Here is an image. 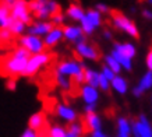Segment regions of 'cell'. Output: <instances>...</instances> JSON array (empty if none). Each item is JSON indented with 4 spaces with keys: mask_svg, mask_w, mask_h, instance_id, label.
I'll return each mask as SVG.
<instances>
[{
    "mask_svg": "<svg viewBox=\"0 0 152 137\" xmlns=\"http://www.w3.org/2000/svg\"><path fill=\"white\" fill-rule=\"evenodd\" d=\"M14 39V35L9 28H0V43H9Z\"/></svg>",
    "mask_w": 152,
    "mask_h": 137,
    "instance_id": "obj_32",
    "label": "cell"
},
{
    "mask_svg": "<svg viewBox=\"0 0 152 137\" xmlns=\"http://www.w3.org/2000/svg\"><path fill=\"white\" fill-rule=\"evenodd\" d=\"M10 15L14 21H20V23L29 25L32 23V14L29 10V1L28 0H17L15 4L10 10Z\"/></svg>",
    "mask_w": 152,
    "mask_h": 137,
    "instance_id": "obj_6",
    "label": "cell"
},
{
    "mask_svg": "<svg viewBox=\"0 0 152 137\" xmlns=\"http://www.w3.org/2000/svg\"><path fill=\"white\" fill-rule=\"evenodd\" d=\"M103 38L107 39V41H110L112 38H113V34H112L110 29H105V31H103Z\"/></svg>",
    "mask_w": 152,
    "mask_h": 137,
    "instance_id": "obj_43",
    "label": "cell"
},
{
    "mask_svg": "<svg viewBox=\"0 0 152 137\" xmlns=\"http://www.w3.org/2000/svg\"><path fill=\"white\" fill-rule=\"evenodd\" d=\"M133 134H137L140 137H152V126L145 115H140L137 120L131 122Z\"/></svg>",
    "mask_w": 152,
    "mask_h": 137,
    "instance_id": "obj_9",
    "label": "cell"
},
{
    "mask_svg": "<svg viewBox=\"0 0 152 137\" xmlns=\"http://www.w3.org/2000/svg\"><path fill=\"white\" fill-rule=\"evenodd\" d=\"M84 15H85V10H84L83 6L78 4V3H71V4L67 7L66 17H69L71 21H77V23H80V21L84 18Z\"/></svg>",
    "mask_w": 152,
    "mask_h": 137,
    "instance_id": "obj_18",
    "label": "cell"
},
{
    "mask_svg": "<svg viewBox=\"0 0 152 137\" xmlns=\"http://www.w3.org/2000/svg\"><path fill=\"white\" fill-rule=\"evenodd\" d=\"M63 38L66 41L75 43V45L85 41V35L78 25H66L63 28Z\"/></svg>",
    "mask_w": 152,
    "mask_h": 137,
    "instance_id": "obj_12",
    "label": "cell"
},
{
    "mask_svg": "<svg viewBox=\"0 0 152 137\" xmlns=\"http://www.w3.org/2000/svg\"><path fill=\"white\" fill-rule=\"evenodd\" d=\"M101 73L103 74V76H105V77L107 78L109 81H112V80L115 78V76H116V74L113 73V71H112L110 68H109V67H106V66H103V67H102V71H101Z\"/></svg>",
    "mask_w": 152,
    "mask_h": 137,
    "instance_id": "obj_36",
    "label": "cell"
},
{
    "mask_svg": "<svg viewBox=\"0 0 152 137\" xmlns=\"http://www.w3.org/2000/svg\"><path fill=\"white\" fill-rule=\"evenodd\" d=\"M64 20H66V15H64V14L57 13V14H55V15H52V17H50V23L53 24L55 27H60L61 24L64 23Z\"/></svg>",
    "mask_w": 152,
    "mask_h": 137,
    "instance_id": "obj_34",
    "label": "cell"
},
{
    "mask_svg": "<svg viewBox=\"0 0 152 137\" xmlns=\"http://www.w3.org/2000/svg\"><path fill=\"white\" fill-rule=\"evenodd\" d=\"M10 32L13 34L14 37H21V35H24L25 34V29H27V25L23 23H20V21H11V24H10L9 27Z\"/></svg>",
    "mask_w": 152,
    "mask_h": 137,
    "instance_id": "obj_28",
    "label": "cell"
},
{
    "mask_svg": "<svg viewBox=\"0 0 152 137\" xmlns=\"http://www.w3.org/2000/svg\"><path fill=\"white\" fill-rule=\"evenodd\" d=\"M43 124H45V115L42 112H37V113L31 115V118L28 119V127L34 129L37 132H39L43 127Z\"/></svg>",
    "mask_w": 152,
    "mask_h": 137,
    "instance_id": "obj_21",
    "label": "cell"
},
{
    "mask_svg": "<svg viewBox=\"0 0 152 137\" xmlns=\"http://www.w3.org/2000/svg\"><path fill=\"white\" fill-rule=\"evenodd\" d=\"M7 87H9V90H14L15 88V78H9Z\"/></svg>",
    "mask_w": 152,
    "mask_h": 137,
    "instance_id": "obj_44",
    "label": "cell"
},
{
    "mask_svg": "<svg viewBox=\"0 0 152 137\" xmlns=\"http://www.w3.org/2000/svg\"><path fill=\"white\" fill-rule=\"evenodd\" d=\"M85 127L91 132H96V130H102V119L101 116L95 112V113H87L85 119H84Z\"/></svg>",
    "mask_w": 152,
    "mask_h": 137,
    "instance_id": "obj_19",
    "label": "cell"
},
{
    "mask_svg": "<svg viewBox=\"0 0 152 137\" xmlns=\"http://www.w3.org/2000/svg\"><path fill=\"white\" fill-rule=\"evenodd\" d=\"M55 115L60 120H63L66 123H73V122H77V119H78V113H77V110L71 108L70 105L67 104H57L55 108Z\"/></svg>",
    "mask_w": 152,
    "mask_h": 137,
    "instance_id": "obj_10",
    "label": "cell"
},
{
    "mask_svg": "<svg viewBox=\"0 0 152 137\" xmlns=\"http://www.w3.org/2000/svg\"><path fill=\"white\" fill-rule=\"evenodd\" d=\"M110 87L113 88V91L116 94H119V95H126L127 91H129V82L126 80L124 77H121V76H115V78L110 81Z\"/></svg>",
    "mask_w": 152,
    "mask_h": 137,
    "instance_id": "obj_20",
    "label": "cell"
},
{
    "mask_svg": "<svg viewBox=\"0 0 152 137\" xmlns=\"http://www.w3.org/2000/svg\"><path fill=\"white\" fill-rule=\"evenodd\" d=\"M84 17H85V20H88L89 23L92 24L95 29H98V28L102 25V14L99 13V11H96L95 9L87 10Z\"/></svg>",
    "mask_w": 152,
    "mask_h": 137,
    "instance_id": "obj_23",
    "label": "cell"
},
{
    "mask_svg": "<svg viewBox=\"0 0 152 137\" xmlns=\"http://www.w3.org/2000/svg\"><path fill=\"white\" fill-rule=\"evenodd\" d=\"M84 70H85V66L83 62L73 59L61 60L56 64V73L66 76V77H73L74 82L77 84L84 82Z\"/></svg>",
    "mask_w": 152,
    "mask_h": 137,
    "instance_id": "obj_3",
    "label": "cell"
},
{
    "mask_svg": "<svg viewBox=\"0 0 152 137\" xmlns=\"http://www.w3.org/2000/svg\"><path fill=\"white\" fill-rule=\"evenodd\" d=\"M145 62H147V67L149 71H152V48L151 50L148 52V55H147V59H145Z\"/></svg>",
    "mask_w": 152,
    "mask_h": 137,
    "instance_id": "obj_40",
    "label": "cell"
},
{
    "mask_svg": "<svg viewBox=\"0 0 152 137\" xmlns=\"http://www.w3.org/2000/svg\"><path fill=\"white\" fill-rule=\"evenodd\" d=\"M133 136V129L131 122L124 116H119L116 120V136L115 137H131Z\"/></svg>",
    "mask_w": 152,
    "mask_h": 137,
    "instance_id": "obj_13",
    "label": "cell"
},
{
    "mask_svg": "<svg viewBox=\"0 0 152 137\" xmlns=\"http://www.w3.org/2000/svg\"><path fill=\"white\" fill-rule=\"evenodd\" d=\"M145 1H147L148 4H151V6H152V0H145Z\"/></svg>",
    "mask_w": 152,
    "mask_h": 137,
    "instance_id": "obj_45",
    "label": "cell"
},
{
    "mask_svg": "<svg viewBox=\"0 0 152 137\" xmlns=\"http://www.w3.org/2000/svg\"><path fill=\"white\" fill-rule=\"evenodd\" d=\"M84 81L87 85L98 88V82H99V71L92 70V68H85L84 70Z\"/></svg>",
    "mask_w": 152,
    "mask_h": 137,
    "instance_id": "obj_22",
    "label": "cell"
},
{
    "mask_svg": "<svg viewBox=\"0 0 152 137\" xmlns=\"http://www.w3.org/2000/svg\"><path fill=\"white\" fill-rule=\"evenodd\" d=\"M142 17L145 20H152V11L148 9H144L142 10Z\"/></svg>",
    "mask_w": 152,
    "mask_h": 137,
    "instance_id": "obj_42",
    "label": "cell"
},
{
    "mask_svg": "<svg viewBox=\"0 0 152 137\" xmlns=\"http://www.w3.org/2000/svg\"><path fill=\"white\" fill-rule=\"evenodd\" d=\"M113 49L116 52H119L120 55L126 56L129 59L133 60V57L137 55V49H135V45L131 43V42H116Z\"/></svg>",
    "mask_w": 152,
    "mask_h": 137,
    "instance_id": "obj_17",
    "label": "cell"
},
{
    "mask_svg": "<svg viewBox=\"0 0 152 137\" xmlns=\"http://www.w3.org/2000/svg\"><path fill=\"white\" fill-rule=\"evenodd\" d=\"M18 46L24 48L29 55H38V53L45 52V49H46L42 38L34 37V35H27V34H24V35L20 37Z\"/></svg>",
    "mask_w": 152,
    "mask_h": 137,
    "instance_id": "obj_7",
    "label": "cell"
},
{
    "mask_svg": "<svg viewBox=\"0 0 152 137\" xmlns=\"http://www.w3.org/2000/svg\"><path fill=\"white\" fill-rule=\"evenodd\" d=\"M50 53H48V52H42V53H38V55H31L27 62V67L24 70L23 76H25V77L35 76L41 68H43L50 62Z\"/></svg>",
    "mask_w": 152,
    "mask_h": 137,
    "instance_id": "obj_5",
    "label": "cell"
},
{
    "mask_svg": "<svg viewBox=\"0 0 152 137\" xmlns=\"http://www.w3.org/2000/svg\"><path fill=\"white\" fill-rule=\"evenodd\" d=\"M13 18L10 15V10L0 6V28H9Z\"/></svg>",
    "mask_w": 152,
    "mask_h": 137,
    "instance_id": "obj_29",
    "label": "cell"
},
{
    "mask_svg": "<svg viewBox=\"0 0 152 137\" xmlns=\"http://www.w3.org/2000/svg\"><path fill=\"white\" fill-rule=\"evenodd\" d=\"M112 24H113V27L116 29L127 34L129 37H131V38L140 37L138 28H137L135 23H134L133 20H130L127 15H124L123 13H120V11H113L112 13Z\"/></svg>",
    "mask_w": 152,
    "mask_h": 137,
    "instance_id": "obj_4",
    "label": "cell"
},
{
    "mask_svg": "<svg viewBox=\"0 0 152 137\" xmlns=\"http://www.w3.org/2000/svg\"><path fill=\"white\" fill-rule=\"evenodd\" d=\"M55 80L60 90H63V91H70L71 90V78L70 77H66V76H61V74L56 73Z\"/></svg>",
    "mask_w": 152,
    "mask_h": 137,
    "instance_id": "obj_27",
    "label": "cell"
},
{
    "mask_svg": "<svg viewBox=\"0 0 152 137\" xmlns=\"http://www.w3.org/2000/svg\"><path fill=\"white\" fill-rule=\"evenodd\" d=\"M84 136V126L83 123L73 122L69 124V127H66V137H83Z\"/></svg>",
    "mask_w": 152,
    "mask_h": 137,
    "instance_id": "obj_24",
    "label": "cell"
},
{
    "mask_svg": "<svg viewBox=\"0 0 152 137\" xmlns=\"http://www.w3.org/2000/svg\"><path fill=\"white\" fill-rule=\"evenodd\" d=\"M103 62H105V66L106 67H109L113 71V73L117 76V74H120V71H121V66H120L119 63H117V60L113 57V56L109 53V55H106L105 57H103Z\"/></svg>",
    "mask_w": 152,
    "mask_h": 137,
    "instance_id": "obj_26",
    "label": "cell"
},
{
    "mask_svg": "<svg viewBox=\"0 0 152 137\" xmlns=\"http://www.w3.org/2000/svg\"><path fill=\"white\" fill-rule=\"evenodd\" d=\"M80 28L83 29V32H84V35H92L94 32H95V28H94V25L88 20H85V17H84L81 21H80Z\"/></svg>",
    "mask_w": 152,
    "mask_h": 137,
    "instance_id": "obj_31",
    "label": "cell"
},
{
    "mask_svg": "<svg viewBox=\"0 0 152 137\" xmlns=\"http://www.w3.org/2000/svg\"><path fill=\"white\" fill-rule=\"evenodd\" d=\"M42 39H43V43H45L46 48H53V46H56L63 39V28L53 27Z\"/></svg>",
    "mask_w": 152,
    "mask_h": 137,
    "instance_id": "obj_14",
    "label": "cell"
},
{
    "mask_svg": "<svg viewBox=\"0 0 152 137\" xmlns=\"http://www.w3.org/2000/svg\"><path fill=\"white\" fill-rule=\"evenodd\" d=\"M29 56L31 55L24 48L17 46L9 56H6L3 59L1 64H0V73H3L4 76L11 78L17 77V76H23Z\"/></svg>",
    "mask_w": 152,
    "mask_h": 137,
    "instance_id": "obj_1",
    "label": "cell"
},
{
    "mask_svg": "<svg viewBox=\"0 0 152 137\" xmlns=\"http://www.w3.org/2000/svg\"><path fill=\"white\" fill-rule=\"evenodd\" d=\"M53 27L55 25L50 23V20H37V21H32L29 25H27L25 34L27 35H34V37L43 38Z\"/></svg>",
    "mask_w": 152,
    "mask_h": 137,
    "instance_id": "obj_8",
    "label": "cell"
},
{
    "mask_svg": "<svg viewBox=\"0 0 152 137\" xmlns=\"http://www.w3.org/2000/svg\"><path fill=\"white\" fill-rule=\"evenodd\" d=\"M149 88H152V71L148 70L147 73L142 76V78H140L137 87L133 88V95L140 98L145 91H148Z\"/></svg>",
    "mask_w": 152,
    "mask_h": 137,
    "instance_id": "obj_16",
    "label": "cell"
},
{
    "mask_svg": "<svg viewBox=\"0 0 152 137\" xmlns=\"http://www.w3.org/2000/svg\"><path fill=\"white\" fill-rule=\"evenodd\" d=\"M29 10L37 20H50L52 15L60 13V6L56 0H31Z\"/></svg>",
    "mask_w": 152,
    "mask_h": 137,
    "instance_id": "obj_2",
    "label": "cell"
},
{
    "mask_svg": "<svg viewBox=\"0 0 152 137\" xmlns=\"http://www.w3.org/2000/svg\"><path fill=\"white\" fill-rule=\"evenodd\" d=\"M110 88V81L103 76V74L99 71V82H98V90H102V91H109Z\"/></svg>",
    "mask_w": 152,
    "mask_h": 137,
    "instance_id": "obj_33",
    "label": "cell"
},
{
    "mask_svg": "<svg viewBox=\"0 0 152 137\" xmlns=\"http://www.w3.org/2000/svg\"><path fill=\"white\" fill-rule=\"evenodd\" d=\"M48 137H66V127L61 124H52L48 130Z\"/></svg>",
    "mask_w": 152,
    "mask_h": 137,
    "instance_id": "obj_30",
    "label": "cell"
},
{
    "mask_svg": "<svg viewBox=\"0 0 152 137\" xmlns=\"http://www.w3.org/2000/svg\"><path fill=\"white\" fill-rule=\"evenodd\" d=\"M110 55L117 60V63L121 66V68H124L127 71H130V70L133 68V60L131 59H129V57H126V56H123V55H120L119 52H116L115 49H112Z\"/></svg>",
    "mask_w": 152,
    "mask_h": 137,
    "instance_id": "obj_25",
    "label": "cell"
},
{
    "mask_svg": "<svg viewBox=\"0 0 152 137\" xmlns=\"http://www.w3.org/2000/svg\"><path fill=\"white\" fill-rule=\"evenodd\" d=\"M20 137H41V134H39V132L34 130V129L27 127L23 133H21V136H20Z\"/></svg>",
    "mask_w": 152,
    "mask_h": 137,
    "instance_id": "obj_35",
    "label": "cell"
},
{
    "mask_svg": "<svg viewBox=\"0 0 152 137\" xmlns=\"http://www.w3.org/2000/svg\"><path fill=\"white\" fill-rule=\"evenodd\" d=\"M15 1H17V0H0V6L4 7V9L11 10V7L15 4Z\"/></svg>",
    "mask_w": 152,
    "mask_h": 137,
    "instance_id": "obj_38",
    "label": "cell"
},
{
    "mask_svg": "<svg viewBox=\"0 0 152 137\" xmlns=\"http://www.w3.org/2000/svg\"><path fill=\"white\" fill-rule=\"evenodd\" d=\"M95 10L99 11L101 14H106V13H110V9H109V6L105 4V3H98L95 6Z\"/></svg>",
    "mask_w": 152,
    "mask_h": 137,
    "instance_id": "obj_37",
    "label": "cell"
},
{
    "mask_svg": "<svg viewBox=\"0 0 152 137\" xmlns=\"http://www.w3.org/2000/svg\"><path fill=\"white\" fill-rule=\"evenodd\" d=\"M84 112H85V115L95 113V112H96V105H95V104H92V105H85L84 106Z\"/></svg>",
    "mask_w": 152,
    "mask_h": 137,
    "instance_id": "obj_39",
    "label": "cell"
},
{
    "mask_svg": "<svg viewBox=\"0 0 152 137\" xmlns=\"http://www.w3.org/2000/svg\"><path fill=\"white\" fill-rule=\"evenodd\" d=\"M81 98L85 105H92V104L96 105L98 99H99V91H98V88L84 84L81 87Z\"/></svg>",
    "mask_w": 152,
    "mask_h": 137,
    "instance_id": "obj_15",
    "label": "cell"
},
{
    "mask_svg": "<svg viewBox=\"0 0 152 137\" xmlns=\"http://www.w3.org/2000/svg\"><path fill=\"white\" fill-rule=\"evenodd\" d=\"M89 137H109L106 133H103L102 130H96V132H91L89 133Z\"/></svg>",
    "mask_w": 152,
    "mask_h": 137,
    "instance_id": "obj_41",
    "label": "cell"
},
{
    "mask_svg": "<svg viewBox=\"0 0 152 137\" xmlns=\"http://www.w3.org/2000/svg\"><path fill=\"white\" fill-rule=\"evenodd\" d=\"M75 53L85 60H96L99 59V50L95 48L94 45L88 43L87 41L80 42L75 45Z\"/></svg>",
    "mask_w": 152,
    "mask_h": 137,
    "instance_id": "obj_11",
    "label": "cell"
}]
</instances>
